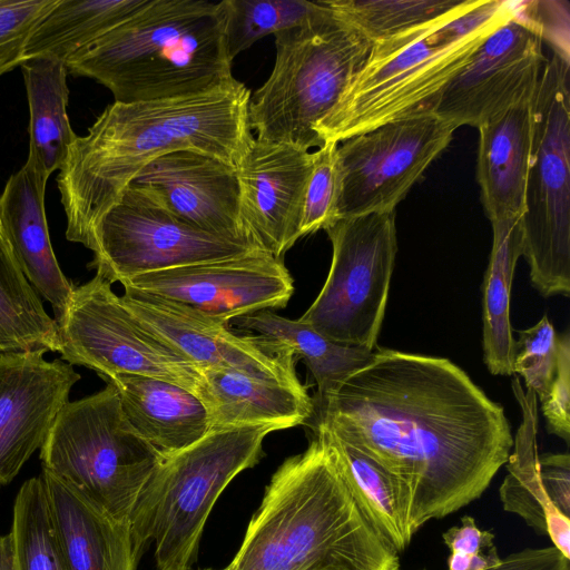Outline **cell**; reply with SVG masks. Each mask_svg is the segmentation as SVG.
Returning a JSON list of instances; mask_svg holds the SVG:
<instances>
[{
	"label": "cell",
	"instance_id": "cell-38",
	"mask_svg": "<svg viewBox=\"0 0 570 570\" xmlns=\"http://www.w3.org/2000/svg\"><path fill=\"white\" fill-rule=\"evenodd\" d=\"M548 431L570 441V335L558 338V360L553 381L546 397L540 401Z\"/></svg>",
	"mask_w": 570,
	"mask_h": 570
},
{
	"label": "cell",
	"instance_id": "cell-2",
	"mask_svg": "<svg viewBox=\"0 0 570 570\" xmlns=\"http://www.w3.org/2000/svg\"><path fill=\"white\" fill-rule=\"evenodd\" d=\"M249 101V89L233 77L195 95L108 105L59 169L67 239L92 250L101 217L165 154L194 149L236 168L254 139Z\"/></svg>",
	"mask_w": 570,
	"mask_h": 570
},
{
	"label": "cell",
	"instance_id": "cell-33",
	"mask_svg": "<svg viewBox=\"0 0 570 570\" xmlns=\"http://www.w3.org/2000/svg\"><path fill=\"white\" fill-rule=\"evenodd\" d=\"M468 0H326L346 24L371 43L445 17Z\"/></svg>",
	"mask_w": 570,
	"mask_h": 570
},
{
	"label": "cell",
	"instance_id": "cell-20",
	"mask_svg": "<svg viewBox=\"0 0 570 570\" xmlns=\"http://www.w3.org/2000/svg\"><path fill=\"white\" fill-rule=\"evenodd\" d=\"M48 178L28 160L10 176L0 195V225L20 269L53 307L57 320L75 286L62 273L50 243L45 210Z\"/></svg>",
	"mask_w": 570,
	"mask_h": 570
},
{
	"label": "cell",
	"instance_id": "cell-4",
	"mask_svg": "<svg viewBox=\"0 0 570 570\" xmlns=\"http://www.w3.org/2000/svg\"><path fill=\"white\" fill-rule=\"evenodd\" d=\"M232 62L220 1L148 0L65 65L130 104L214 89L233 78Z\"/></svg>",
	"mask_w": 570,
	"mask_h": 570
},
{
	"label": "cell",
	"instance_id": "cell-23",
	"mask_svg": "<svg viewBox=\"0 0 570 570\" xmlns=\"http://www.w3.org/2000/svg\"><path fill=\"white\" fill-rule=\"evenodd\" d=\"M104 380L117 391L132 429L161 459L194 444L210 431L205 404L185 387L134 374Z\"/></svg>",
	"mask_w": 570,
	"mask_h": 570
},
{
	"label": "cell",
	"instance_id": "cell-19",
	"mask_svg": "<svg viewBox=\"0 0 570 570\" xmlns=\"http://www.w3.org/2000/svg\"><path fill=\"white\" fill-rule=\"evenodd\" d=\"M132 183L153 189L186 223L259 247L240 223L234 166L198 150L180 149L150 161Z\"/></svg>",
	"mask_w": 570,
	"mask_h": 570
},
{
	"label": "cell",
	"instance_id": "cell-44",
	"mask_svg": "<svg viewBox=\"0 0 570 570\" xmlns=\"http://www.w3.org/2000/svg\"><path fill=\"white\" fill-rule=\"evenodd\" d=\"M203 570H215V569H203ZM219 570H230V569H229V568H228V566H227V567H225V568H223V569H219Z\"/></svg>",
	"mask_w": 570,
	"mask_h": 570
},
{
	"label": "cell",
	"instance_id": "cell-13",
	"mask_svg": "<svg viewBox=\"0 0 570 570\" xmlns=\"http://www.w3.org/2000/svg\"><path fill=\"white\" fill-rule=\"evenodd\" d=\"M456 128L434 115L392 121L337 144L338 218L395 210Z\"/></svg>",
	"mask_w": 570,
	"mask_h": 570
},
{
	"label": "cell",
	"instance_id": "cell-40",
	"mask_svg": "<svg viewBox=\"0 0 570 570\" xmlns=\"http://www.w3.org/2000/svg\"><path fill=\"white\" fill-rule=\"evenodd\" d=\"M451 553L468 557L499 554L494 544V534L481 530L472 517L464 515L460 525H454L442 534Z\"/></svg>",
	"mask_w": 570,
	"mask_h": 570
},
{
	"label": "cell",
	"instance_id": "cell-29",
	"mask_svg": "<svg viewBox=\"0 0 570 570\" xmlns=\"http://www.w3.org/2000/svg\"><path fill=\"white\" fill-rule=\"evenodd\" d=\"M236 320L239 328L264 336L302 360L316 382V399L366 365L375 351L334 342L308 324L268 309Z\"/></svg>",
	"mask_w": 570,
	"mask_h": 570
},
{
	"label": "cell",
	"instance_id": "cell-37",
	"mask_svg": "<svg viewBox=\"0 0 570 570\" xmlns=\"http://www.w3.org/2000/svg\"><path fill=\"white\" fill-rule=\"evenodd\" d=\"M58 0H0V75L24 59L27 41Z\"/></svg>",
	"mask_w": 570,
	"mask_h": 570
},
{
	"label": "cell",
	"instance_id": "cell-3",
	"mask_svg": "<svg viewBox=\"0 0 570 570\" xmlns=\"http://www.w3.org/2000/svg\"><path fill=\"white\" fill-rule=\"evenodd\" d=\"M228 568L401 570V563L315 431L307 449L272 475Z\"/></svg>",
	"mask_w": 570,
	"mask_h": 570
},
{
	"label": "cell",
	"instance_id": "cell-28",
	"mask_svg": "<svg viewBox=\"0 0 570 570\" xmlns=\"http://www.w3.org/2000/svg\"><path fill=\"white\" fill-rule=\"evenodd\" d=\"M493 240L483 279L482 346L484 363L494 375H511L515 340L510 322V297L517 262L522 256L521 217L490 222Z\"/></svg>",
	"mask_w": 570,
	"mask_h": 570
},
{
	"label": "cell",
	"instance_id": "cell-9",
	"mask_svg": "<svg viewBox=\"0 0 570 570\" xmlns=\"http://www.w3.org/2000/svg\"><path fill=\"white\" fill-rule=\"evenodd\" d=\"M42 469L129 522L159 454L132 429L115 387L68 402L40 449Z\"/></svg>",
	"mask_w": 570,
	"mask_h": 570
},
{
	"label": "cell",
	"instance_id": "cell-22",
	"mask_svg": "<svg viewBox=\"0 0 570 570\" xmlns=\"http://www.w3.org/2000/svg\"><path fill=\"white\" fill-rule=\"evenodd\" d=\"M200 400L210 430L267 425L276 431L304 424L314 414L306 387L228 368H202Z\"/></svg>",
	"mask_w": 570,
	"mask_h": 570
},
{
	"label": "cell",
	"instance_id": "cell-8",
	"mask_svg": "<svg viewBox=\"0 0 570 570\" xmlns=\"http://www.w3.org/2000/svg\"><path fill=\"white\" fill-rule=\"evenodd\" d=\"M522 256L543 296L570 295V59L553 50L532 99Z\"/></svg>",
	"mask_w": 570,
	"mask_h": 570
},
{
	"label": "cell",
	"instance_id": "cell-10",
	"mask_svg": "<svg viewBox=\"0 0 570 570\" xmlns=\"http://www.w3.org/2000/svg\"><path fill=\"white\" fill-rule=\"evenodd\" d=\"M326 281L298 318L330 340L375 350L397 252L395 210L336 219Z\"/></svg>",
	"mask_w": 570,
	"mask_h": 570
},
{
	"label": "cell",
	"instance_id": "cell-12",
	"mask_svg": "<svg viewBox=\"0 0 570 570\" xmlns=\"http://www.w3.org/2000/svg\"><path fill=\"white\" fill-rule=\"evenodd\" d=\"M255 250L263 249L186 223L171 213L153 189L131 183L95 230L94 259L89 268L111 284L122 285L141 274L238 257Z\"/></svg>",
	"mask_w": 570,
	"mask_h": 570
},
{
	"label": "cell",
	"instance_id": "cell-42",
	"mask_svg": "<svg viewBox=\"0 0 570 570\" xmlns=\"http://www.w3.org/2000/svg\"><path fill=\"white\" fill-rule=\"evenodd\" d=\"M501 562L499 554L468 557L451 553L448 559L449 570H487Z\"/></svg>",
	"mask_w": 570,
	"mask_h": 570
},
{
	"label": "cell",
	"instance_id": "cell-26",
	"mask_svg": "<svg viewBox=\"0 0 570 570\" xmlns=\"http://www.w3.org/2000/svg\"><path fill=\"white\" fill-rule=\"evenodd\" d=\"M357 500L379 531L400 553L411 543V498L403 482L356 445L315 422Z\"/></svg>",
	"mask_w": 570,
	"mask_h": 570
},
{
	"label": "cell",
	"instance_id": "cell-43",
	"mask_svg": "<svg viewBox=\"0 0 570 570\" xmlns=\"http://www.w3.org/2000/svg\"><path fill=\"white\" fill-rule=\"evenodd\" d=\"M0 570H14L11 534L0 535Z\"/></svg>",
	"mask_w": 570,
	"mask_h": 570
},
{
	"label": "cell",
	"instance_id": "cell-17",
	"mask_svg": "<svg viewBox=\"0 0 570 570\" xmlns=\"http://www.w3.org/2000/svg\"><path fill=\"white\" fill-rule=\"evenodd\" d=\"M46 350L0 352V484L11 482L43 445L80 380Z\"/></svg>",
	"mask_w": 570,
	"mask_h": 570
},
{
	"label": "cell",
	"instance_id": "cell-27",
	"mask_svg": "<svg viewBox=\"0 0 570 570\" xmlns=\"http://www.w3.org/2000/svg\"><path fill=\"white\" fill-rule=\"evenodd\" d=\"M20 67L30 112L27 160L50 176L77 137L67 115L68 72L62 61L49 57L24 59Z\"/></svg>",
	"mask_w": 570,
	"mask_h": 570
},
{
	"label": "cell",
	"instance_id": "cell-5",
	"mask_svg": "<svg viewBox=\"0 0 570 570\" xmlns=\"http://www.w3.org/2000/svg\"><path fill=\"white\" fill-rule=\"evenodd\" d=\"M517 4L468 0L445 17L372 43L337 105L317 125L321 142L430 115L442 90L483 40L515 13Z\"/></svg>",
	"mask_w": 570,
	"mask_h": 570
},
{
	"label": "cell",
	"instance_id": "cell-30",
	"mask_svg": "<svg viewBox=\"0 0 570 570\" xmlns=\"http://www.w3.org/2000/svg\"><path fill=\"white\" fill-rule=\"evenodd\" d=\"M147 1L58 0L31 32L24 59L49 57L66 63L78 51L141 9Z\"/></svg>",
	"mask_w": 570,
	"mask_h": 570
},
{
	"label": "cell",
	"instance_id": "cell-31",
	"mask_svg": "<svg viewBox=\"0 0 570 570\" xmlns=\"http://www.w3.org/2000/svg\"><path fill=\"white\" fill-rule=\"evenodd\" d=\"M56 320L20 269L0 225V352H58Z\"/></svg>",
	"mask_w": 570,
	"mask_h": 570
},
{
	"label": "cell",
	"instance_id": "cell-24",
	"mask_svg": "<svg viewBox=\"0 0 570 570\" xmlns=\"http://www.w3.org/2000/svg\"><path fill=\"white\" fill-rule=\"evenodd\" d=\"M478 130L476 180L484 212L490 222L521 217L532 148V100Z\"/></svg>",
	"mask_w": 570,
	"mask_h": 570
},
{
	"label": "cell",
	"instance_id": "cell-21",
	"mask_svg": "<svg viewBox=\"0 0 570 570\" xmlns=\"http://www.w3.org/2000/svg\"><path fill=\"white\" fill-rule=\"evenodd\" d=\"M53 525L68 570H136L130 524L42 469Z\"/></svg>",
	"mask_w": 570,
	"mask_h": 570
},
{
	"label": "cell",
	"instance_id": "cell-25",
	"mask_svg": "<svg viewBox=\"0 0 570 570\" xmlns=\"http://www.w3.org/2000/svg\"><path fill=\"white\" fill-rule=\"evenodd\" d=\"M512 391L520 404L522 421L499 491L503 509L521 517L538 532L548 534L552 546L570 559V518L552 505L540 476L537 395L530 389L524 391L518 377L512 380Z\"/></svg>",
	"mask_w": 570,
	"mask_h": 570
},
{
	"label": "cell",
	"instance_id": "cell-36",
	"mask_svg": "<svg viewBox=\"0 0 570 570\" xmlns=\"http://www.w3.org/2000/svg\"><path fill=\"white\" fill-rule=\"evenodd\" d=\"M558 338L547 315L533 326L520 331L515 341L513 373L525 381L542 401L549 392L557 370Z\"/></svg>",
	"mask_w": 570,
	"mask_h": 570
},
{
	"label": "cell",
	"instance_id": "cell-35",
	"mask_svg": "<svg viewBox=\"0 0 570 570\" xmlns=\"http://www.w3.org/2000/svg\"><path fill=\"white\" fill-rule=\"evenodd\" d=\"M338 142L327 141L314 150L313 168L306 185L301 238L326 229L336 219L340 178L336 161Z\"/></svg>",
	"mask_w": 570,
	"mask_h": 570
},
{
	"label": "cell",
	"instance_id": "cell-32",
	"mask_svg": "<svg viewBox=\"0 0 570 570\" xmlns=\"http://www.w3.org/2000/svg\"><path fill=\"white\" fill-rule=\"evenodd\" d=\"M12 517L14 570H68L41 474L21 485Z\"/></svg>",
	"mask_w": 570,
	"mask_h": 570
},
{
	"label": "cell",
	"instance_id": "cell-6",
	"mask_svg": "<svg viewBox=\"0 0 570 570\" xmlns=\"http://www.w3.org/2000/svg\"><path fill=\"white\" fill-rule=\"evenodd\" d=\"M267 425L210 430L194 444L160 459L129 515L141 552L155 542L157 570H189L209 513L224 489L263 455Z\"/></svg>",
	"mask_w": 570,
	"mask_h": 570
},
{
	"label": "cell",
	"instance_id": "cell-18",
	"mask_svg": "<svg viewBox=\"0 0 570 570\" xmlns=\"http://www.w3.org/2000/svg\"><path fill=\"white\" fill-rule=\"evenodd\" d=\"M314 151L254 137L235 168L239 217L245 233L265 252L283 259L301 238L306 185Z\"/></svg>",
	"mask_w": 570,
	"mask_h": 570
},
{
	"label": "cell",
	"instance_id": "cell-15",
	"mask_svg": "<svg viewBox=\"0 0 570 570\" xmlns=\"http://www.w3.org/2000/svg\"><path fill=\"white\" fill-rule=\"evenodd\" d=\"M122 286L227 325L234 318L283 308L294 293L293 277L283 259L264 250L141 274Z\"/></svg>",
	"mask_w": 570,
	"mask_h": 570
},
{
	"label": "cell",
	"instance_id": "cell-14",
	"mask_svg": "<svg viewBox=\"0 0 570 570\" xmlns=\"http://www.w3.org/2000/svg\"><path fill=\"white\" fill-rule=\"evenodd\" d=\"M541 31L521 12L491 32L440 94L432 115L456 129L479 128L531 101L546 63Z\"/></svg>",
	"mask_w": 570,
	"mask_h": 570
},
{
	"label": "cell",
	"instance_id": "cell-39",
	"mask_svg": "<svg viewBox=\"0 0 570 570\" xmlns=\"http://www.w3.org/2000/svg\"><path fill=\"white\" fill-rule=\"evenodd\" d=\"M541 481L548 499L563 515L570 518V456L568 453L539 456Z\"/></svg>",
	"mask_w": 570,
	"mask_h": 570
},
{
	"label": "cell",
	"instance_id": "cell-11",
	"mask_svg": "<svg viewBox=\"0 0 570 570\" xmlns=\"http://www.w3.org/2000/svg\"><path fill=\"white\" fill-rule=\"evenodd\" d=\"M56 323L62 361L88 367L102 379L117 374L157 377L200 399L202 370L147 330L100 275L75 286Z\"/></svg>",
	"mask_w": 570,
	"mask_h": 570
},
{
	"label": "cell",
	"instance_id": "cell-34",
	"mask_svg": "<svg viewBox=\"0 0 570 570\" xmlns=\"http://www.w3.org/2000/svg\"><path fill=\"white\" fill-rule=\"evenodd\" d=\"M224 32L232 60L257 40L304 22L320 1L307 0H223Z\"/></svg>",
	"mask_w": 570,
	"mask_h": 570
},
{
	"label": "cell",
	"instance_id": "cell-7",
	"mask_svg": "<svg viewBox=\"0 0 570 570\" xmlns=\"http://www.w3.org/2000/svg\"><path fill=\"white\" fill-rule=\"evenodd\" d=\"M275 36L276 58L267 80L250 96L255 138L311 150L323 144L315 129L362 68L372 43L327 6Z\"/></svg>",
	"mask_w": 570,
	"mask_h": 570
},
{
	"label": "cell",
	"instance_id": "cell-16",
	"mask_svg": "<svg viewBox=\"0 0 570 570\" xmlns=\"http://www.w3.org/2000/svg\"><path fill=\"white\" fill-rule=\"evenodd\" d=\"M120 298L147 330L200 370L228 368L259 379L302 384L295 371V356L264 336L238 335L227 324L147 294L125 289Z\"/></svg>",
	"mask_w": 570,
	"mask_h": 570
},
{
	"label": "cell",
	"instance_id": "cell-1",
	"mask_svg": "<svg viewBox=\"0 0 570 570\" xmlns=\"http://www.w3.org/2000/svg\"><path fill=\"white\" fill-rule=\"evenodd\" d=\"M316 422L395 474L410 529L480 498L508 462L503 407L448 358L376 347L371 361L314 402Z\"/></svg>",
	"mask_w": 570,
	"mask_h": 570
},
{
	"label": "cell",
	"instance_id": "cell-41",
	"mask_svg": "<svg viewBox=\"0 0 570 570\" xmlns=\"http://www.w3.org/2000/svg\"><path fill=\"white\" fill-rule=\"evenodd\" d=\"M487 570H570V559L553 546L513 552Z\"/></svg>",
	"mask_w": 570,
	"mask_h": 570
}]
</instances>
